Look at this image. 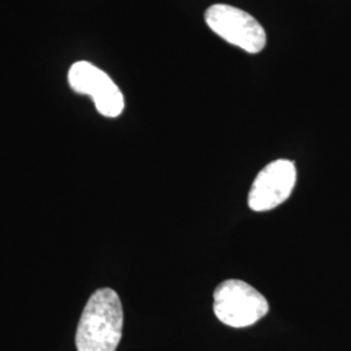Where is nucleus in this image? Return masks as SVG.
<instances>
[{
  "mask_svg": "<svg viewBox=\"0 0 351 351\" xmlns=\"http://www.w3.org/2000/svg\"><path fill=\"white\" fill-rule=\"evenodd\" d=\"M69 86L78 94L88 95L106 117H117L124 111L125 101L121 90L106 72L88 62H77L68 73Z\"/></svg>",
  "mask_w": 351,
  "mask_h": 351,
  "instance_id": "nucleus-4",
  "label": "nucleus"
},
{
  "mask_svg": "<svg viewBox=\"0 0 351 351\" xmlns=\"http://www.w3.org/2000/svg\"><path fill=\"white\" fill-rule=\"evenodd\" d=\"M295 164L278 159L265 165L258 173L249 193V207L262 213L274 210L288 199L295 186Z\"/></svg>",
  "mask_w": 351,
  "mask_h": 351,
  "instance_id": "nucleus-5",
  "label": "nucleus"
},
{
  "mask_svg": "<svg viewBox=\"0 0 351 351\" xmlns=\"http://www.w3.org/2000/svg\"><path fill=\"white\" fill-rule=\"evenodd\" d=\"M204 19L215 34L246 52L258 53L265 47L267 36L263 26L239 8L215 4L206 11Z\"/></svg>",
  "mask_w": 351,
  "mask_h": 351,
  "instance_id": "nucleus-3",
  "label": "nucleus"
},
{
  "mask_svg": "<svg viewBox=\"0 0 351 351\" xmlns=\"http://www.w3.org/2000/svg\"><path fill=\"white\" fill-rule=\"evenodd\" d=\"M124 326L120 297L112 289L97 290L81 315L75 348L78 351H116Z\"/></svg>",
  "mask_w": 351,
  "mask_h": 351,
  "instance_id": "nucleus-1",
  "label": "nucleus"
},
{
  "mask_svg": "<svg viewBox=\"0 0 351 351\" xmlns=\"http://www.w3.org/2000/svg\"><path fill=\"white\" fill-rule=\"evenodd\" d=\"M268 310L263 294L241 280H226L213 293V313L223 324L232 328L252 326Z\"/></svg>",
  "mask_w": 351,
  "mask_h": 351,
  "instance_id": "nucleus-2",
  "label": "nucleus"
}]
</instances>
